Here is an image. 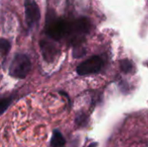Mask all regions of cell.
Returning a JSON list of instances; mask_svg holds the SVG:
<instances>
[{
    "label": "cell",
    "mask_w": 148,
    "mask_h": 147,
    "mask_svg": "<svg viewBox=\"0 0 148 147\" xmlns=\"http://www.w3.org/2000/svg\"><path fill=\"white\" fill-rule=\"evenodd\" d=\"M31 69V62L29 58L23 54H16L12 59L9 73L11 76L24 79Z\"/></svg>",
    "instance_id": "6da1fadb"
},
{
    "label": "cell",
    "mask_w": 148,
    "mask_h": 147,
    "mask_svg": "<svg viewBox=\"0 0 148 147\" xmlns=\"http://www.w3.org/2000/svg\"><path fill=\"white\" fill-rule=\"evenodd\" d=\"M71 21L64 18H54L50 20L47 24V34L54 40H61L63 37H68Z\"/></svg>",
    "instance_id": "7a4b0ae2"
},
{
    "label": "cell",
    "mask_w": 148,
    "mask_h": 147,
    "mask_svg": "<svg viewBox=\"0 0 148 147\" xmlns=\"http://www.w3.org/2000/svg\"><path fill=\"white\" fill-rule=\"evenodd\" d=\"M104 58L101 55H93L83 61L76 68L79 75H88L99 73L104 67Z\"/></svg>",
    "instance_id": "3957f363"
},
{
    "label": "cell",
    "mask_w": 148,
    "mask_h": 147,
    "mask_svg": "<svg viewBox=\"0 0 148 147\" xmlns=\"http://www.w3.org/2000/svg\"><path fill=\"white\" fill-rule=\"evenodd\" d=\"M25 11H26V17L29 25H32L33 23H36L40 18V11L38 6L31 1L26 2L25 4Z\"/></svg>",
    "instance_id": "277c9868"
},
{
    "label": "cell",
    "mask_w": 148,
    "mask_h": 147,
    "mask_svg": "<svg viewBox=\"0 0 148 147\" xmlns=\"http://www.w3.org/2000/svg\"><path fill=\"white\" fill-rule=\"evenodd\" d=\"M66 141L62 135V133L58 130H55L53 133V136L51 138L50 146L52 147H64Z\"/></svg>",
    "instance_id": "5b68a950"
},
{
    "label": "cell",
    "mask_w": 148,
    "mask_h": 147,
    "mask_svg": "<svg viewBox=\"0 0 148 147\" xmlns=\"http://www.w3.org/2000/svg\"><path fill=\"white\" fill-rule=\"evenodd\" d=\"M11 101H12V99L11 98L0 99V115H2L7 110V108L11 104Z\"/></svg>",
    "instance_id": "8992f818"
},
{
    "label": "cell",
    "mask_w": 148,
    "mask_h": 147,
    "mask_svg": "<svg viewBox=\"0 0 148 147\" xmlns=\"http://www.w3.org/2000/svg\"><path fill=\"white\" fill-rule=\"evenodd\" d=\"M10 49V42L5 39H0V53L6 55L8 54Z\"/></svg>",
    "instance_id": "52a82bcc"
}]
</instances>
